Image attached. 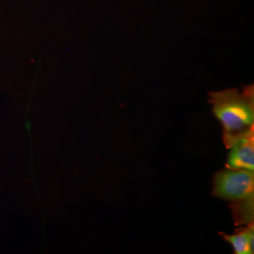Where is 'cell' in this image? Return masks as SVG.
I'll use <instances>...</instances> for the list:
<instances>
[{
	"label": "cell",
	"instance_id": "cell-5",
	"mask_svg": "<svg viewBox=\"0 0 254 254\" xmlns=\"http://www.w3.org/2000/svg\"><path fill=\"white\" fill-rule=\"evenodd\" d=\"M230 208L236 226L254 224V198L231 202Z\"/></svg>",
	"mask_w": 254,
	"mask_h": 254
},
{
	"label": "cell",
	"instance_id": "cell-3",
	"mask_svg": "<svg viewBox=\"0 0 254 254\" xmlns=\"http://www.w3.org/2000/svg\"><path fill=\"white\" fill-rule=\"evenodd\" d=\"M227 168L254 171V130L230 148Z\"/></svg>",
	"mask_w": 254,
	"mask_h": 254
},
{
	"label": "cell",
	"instance_id": "cell-2",
	"mask_svg": "<svg viewBox=\"0 0 254 254\" xmlns=\"http://www.w3.org/2000/svg\"><path fill=\"white\" fill-rule=\"evenodd\" d=\"M213 194L230 202L254 198V173L227 168L214 177Z\"/></svg>",
	"mask_w": 254,
	"mask_h": 254
},
{
	"label": "cell",
	"instance_id": "cell-4",
	"mask_svg": "<svg viewBox=\"0 0 254 254\" xmlns=\"http://www.w3.org/2000/svg\"><path fill=\"white\" fill-rule=\"evenodd\" d=\"M222 238L232 245L236 254H253L254 242V225H247L237 229L235 234L229 235L220 233Z\"/></svg>",
	"mask_w": 254,
	"mask_h": 254
},
{
	"label": "cell",
	"instance_id": "cell-1",
	"mask_svg": "<svg viewBox=\"0 0 254 254\" xmlns=\"http://www.w3.org/2000/svg\"><path fill=\"white\" fill-rule=\"evenodd\" d=\"M209 103L214 115L221 123L222 138L227 148L254 131V85L245 86L242 91L230 88L210 92Z\"/></svg>",
	"mask_w": 254,
	"mask_h": 254
}]
</instances>
